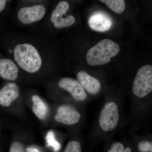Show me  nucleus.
Instances as JSON below:
<instances>
[{"label": "nucleus", "instance_id": "39448f33", "mask_svg": "<svg viewBox=\"0 0 152 152\" xmlns=\"http://www.w3.org/2000/svg\"><path fill=\"white\" fill-rule=\"evenodd\" d=\"M69 5L66 1H61L58 3L56 8L52 12L50 20L53 23L55 28H62L70 26L75 22V18L72 15L66 16V13L69 10Z\"/></svg>", "mask_w": 152, "mask_h": 152}, {"label": "nucleus", "instance_id": "4be33fe9", "mask_svg": "<svg viewBox=\"0 0 152 152\" xmlns=\"http://www.w3.org/2000/svg\"><path fill=\"white\" fill-rule=\"evenodd\" d=\"M124 152H132V150L130 147L125 148Z\"/></svg>", "mask_w": 152, "mask_h": 152}, {"label": "nucleus", "instance_id": "a211bd4d", "mask_svg": "<svg viewBox=\"0 0 152 152\" xmlns=\"http://www.w3.org/2000/svg\"><path fill=\"white\" fill-rule=\"evenodd\" d=\"M125 148L124 145L120 142H115L110 147L107 152H124Z\"/></svg>", "mask_w": 152, "mask_h": 152}, {"label": "nucleus", "instance_id": "0eeeda50", "mask_svg": "<svg viewBox=\"0 0 152 152\" xmlns=\"http://www.w3.org/2000/svg\"><path fill=\"white\" fill-rule=\"evenodd\" d=\"M81 115L74 107L69 105H63L59 107L55 119L63 124L73 125L79 122Z\"/></svg>", "mask_w": 152, "mask_h": 152}, {"label": "nucleus", "instance_id": "7ed1b4c3", "mask_svg": "<svg viewBox=\"0 0 152 152\" xmlns=\"http://www.w3.org/2000/svg\"><path fill=\"white\" fill-rule=\"evenodd\" d=\"M152 91V66H143L138 71L133 82V94L137 97H145Z\"/></svg>", "mask_w": 152, "mask_h": 152}, {"label": "nucleus", "instance_id": "2eb2a0df", "mask_svg": "<svg viewBox=\"0 0 152 152\" xmlns=\"http://www.w3.org/2000/svg\"><path fill=\"white\" fill-rule=\"evenodd\" d=\"M45 140L48 147H51L54 152L59 151L61 146L59 142L56 140L53 131L51 130L48 132L45 137Z\"/></svg>", "mask_w": 152, "mask_h": 152}, {"label": "nucleus", "instance_id": "6ab92c4d", "mask_svg": "<svg viewBox=\"0 0 152 152\" xmlns=\"http://www.w3.org/2000/svg\"><path fill=\"white\" fill-rule=\"evenodd\" d=\"M9 152H25L23 147L18 142H14L11 144Z\"/></svg>", "mask_w": 152, "mask_h": 152}, {"label": "nucleus", "instance_id": "423d86ee", "mask_svg": "<svg viewBox=\"0 0 152 152\" xmlns=\"http://www.w3.org/2000/svg\"><path fill=\"white\" fill-rule=\"evenodd\" d=\"M46 12L43 5L25 7L20 9L18 12V18L23 24H29L41 20L45 16Z\"/></svg>", "mask_w": 152, "mask_h": 152}, {"label": "nucleus", "instance_id": "9b49d317", "mask_svg": "<svg viewBox=\"0 0 152 152\" xmlns=\"http://www.w3.org/2000/svg\"><path fill=\"white\" fill-rule=\"evenodd\" d=\"M19 89L17 84L9 83L0 90V105L8 107L18 97Z\"/></svg>", "mask_w": 152, "mask_h": 152}, {"label": "nucleus", "instance_id": "9d476101", "mask_svg": "<svg viewBox=\"0 0 152 152\" xmlns=\"http://www.w3.org/2000/svg\"><path fill=\"white\" fill-rule=\"evenodd\" d=\"M77 77L83 88L91 94H96L100 91L101 85L99 81L84 71L79 72Z\"/></svg>", "mask_w": 152, "mask_h": 152}, {"label": "nucleus", "instance_id": "ddd939ff", "mask_svg": "<svg viewBox=\"0 0 152 152\" xmlns=\"http://www.w3.org/2000/svg\"><path fill=\"white\" fill-rule=\"evenodd\" d=\"M32 100L33 102L32 110L34 114L39 119H45L48 111L45 104L38 95L33 96Z\"/></svg>", "mask_w": 152, "mask_h": 152}, {"label": "nucleus", "instance_id": "1a4fd4ad", "mask_svg": "<svg viewBox=\"0 0 152 152\" xmlns=\"http://www.w3.org/2000/svg\"><path fill=\"white\" fill-rule=\"evenodd\" d=\"M88 24L92 29L103 32L108 31L112 27L113 20L111 18L105 13L97 12L90 16Z\"/></svg>", "mask_w": 152, "mask_h": 152}, {"label": "nucleus", "instance_id": "20e7f679", "mask_svg": "<svg viewBox=\"0 0 152 152\" xmlns=\"http://www.w3.org/2000/svg\"><path fill=\"white\" fill-rule=\"evenodd\" d=\"M119 111L118 106L114 102L106 104L100 115L99 124L101 129L105 132L113 130L119 121Z\"/></svg>", "mask_w": 152, "mask_h": 152}, {"label": "nucleus", "instance_id": "f03ea898", "mask_svg": "<svg viewBox=\"0 0 152 152\" xmlns=\"http://www.w3.org/2000/svg\"><path fill=\"white\" fill-rule=\"evenodd\" d=\"M119 45L110 39H104L87 52L86 60L90 65H102L110 62L120 51Z\"/></svg>", "mask_w": 152, "mask_h": 152}, {"label": "nucleus", "instance_id": "f8f14e48", "mask_svg": "<svg viewBox=\"0 0 152 152\" xmlns=\"http://www.w3.org/2000/svg\"><path fill=\"white\" fill-rule=\"evenodd\" d=\"M18 68L15 63L9 59H0V77L3 79L15 81L18 77Z\"/></svg>", "mask_w": 152, "mask_h": 152}, {"label": "nucleus", "instance_id": "f3484780", "mask_svg": "<svg viewBox=\"0 0 152 152\" xmlns=\"http://www.w3.org/2000/svg\"><path fill=\"white\" fill-rule=\"evenodd\" d=\"M138 149L140 152H152V143L147 140H142L139 142Z\"/></svg>", "mask_w": 152, "mask_h": 152}, {"label": "nucleus", "instance_id": "f257e3e1", "mask_svg": "<svg viewBox=\"0 0 152 152\" xmlns=\"http://www.w3.org/2000/svg\"><path fill=\"white\" fill-rule=\"evenodd\" d=\"M14 59L20 67L30 73H34L40 69L42 60L37 49L30 44H19L14 49Z\"/></svg>", "mask_w": 152, "mask_h": 152}, {"label": "nucleus", "instance_id": "dca6fc26", "mask_svg": "<svg viewBox=\"0 0 152 152\" xmlns=\"http://www.w3.org/2000/svg\"><path fill=\"white\" fill-rule=\"evenodd\" d=\"M64 152H82L80 143L77 141H70L67 144Z\"/></svg>", "mask_w": 152, "mask_h": 152}, {"label": "nucleus", "instance_id": "412c9836", "mask_svg": "<svg viewBox=\"0 0 152 152\" xmlns=\"http://www.w3.org/2000/svg\"><path fill=\"white\" fill-rule=\"evenodd\" d=\"M27 152H42L38 149L34 148H28L26 149Z\"/></svg>", "mask_w": 152, "mask_h": 152}, {"label": "nucleus", "instance_id": "6e6552de", "mask_svg": "<svg viewBox=\"0 0 152 152\" xmlns=\"http://www.w3.org/2000/svg\"><path fill=\"white\" fill-rule=\"evenodd\" d=\"M58 86L60 88L67 91L76 100L83 101L87 98L84 89L75 79L64 77L60 80Z\"/></svg>", "mask_w": 152, "mask_h": 152}, {"label": "nucleus", "instance_id": "4468645a", "mask_svg": "<svg viewBox=\"0 0 152 152\" xmlns=\"http://www.w3.org/2000/svg\"><path fill=\"white\" fill-rule=\"evenodd\" d=\"M108 7L117 14L122 13L125 8V2L124 0H101Z\"/></svg>", "mask_w": 152, "mask_h": 152}, {"label": "nucleus", "instance_id": "aec40b11", "mask_svg": "<svg viewBox=\"0 0 152 152\" xmlns=\"http://www.w3.org/2000/svg\"><path fill=\"white\" fill-rule=\"evenodd\" d=\"M6 5V1H5V0H0V12L4 10Z\"/></svg>", "mask_w": 152, "mask_h": 152}]
</instances>
